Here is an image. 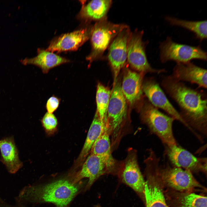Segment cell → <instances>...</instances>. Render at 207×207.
I'll list each match as a JSON object with an SVG mask.
<instances>
[{
    "label": "cell",
    "instance_id": "8",
    "mask_svg": "<svg viewBox=\"0 0 207 207\" xmlns=\"http://www.w3.org/2000/svg\"><path fill=\"white\" fill-rule=\"evenodd\" d=\"M143 92L149 101L154 106L164 110L170 116L181 122L191 131V128L182 118L180 113L173 106L156 79H146L142 84Z\"/></svg>",
    "mask_w": 207,
    "mask_h": 207
},
{
    "label": "cell",
    "instance_id": "2",
    "mask_svg": "<svg viewBox=\"0 0 207 207\" xmlns=\"http://www.w3.org/2000/svg\"><path fill=\"white\" fill-rule=\"evenodd\" d=\"M80 182L74 183L72 178H66L45 184L26 186L19 193L17 200L19 203H50L57 207H67L80 190Z\"/></svg>",
    "mask_w": 207,
    "mask_h": 207
},
{
    "label": "cell",
    "instance_id": "22",
    "mask_svg": "<svg viewBox=\"0 0 207 207\" xmlns=\"http://www.w3.org/2000/svg\"><path fill=\"white\" fill-rule=\"evenodd\" d=\"M146 207H168L162 190L150 175L145 182L144 192Z\"/></svg>",
    "mask_w": 207,
    "mask_h": 207
},
{
    "label": "cell",
    "instance_id": "20",
    "mask_svg": "<svg viewBox=\"0 0 207 207\" xmlns=\"http://www.w3.org/2000/svg\"><path fill=\"white\" fill-rule=\"evenodd\" d=\"M104 126V124L95 113L83 148L76 160L75 163L78 166L83 164L90 154L94 143L102 133Z\"/></svg>",
    "mask_w": 207,
    "mask_h": 207
},
{
    "label": "cell",
    "instance_id": "14",
    "mask_svg": "<svg viewBox=\"0 0 207 207\" xmlns=\"http://www.w3.org/2000/svg\"><path fill=\"white\" fill-rule=\"evenodd\" d=\"M207 71L190 62H177L173 70L172 77L180 81H186L197 85L199 87L207 88Z\"/></svg>",
    "mask_w": 207,
    "mask_h": 207
},
{
    "label": "cell",
    "instance_id": "30",
    "mask_svg": "<svg viewBox=\"0 0 207 207\" xmlns=\"http://www.w3.org/2000/svg\"></svg>",
    "mask_w": 207,
    "mask_h": 207
},
{
    "label": "cell",
    "instance_id": "13",
    "mask_svg": "<svg viewBox=\"0 0 207 207\" xmlns=\"http://www.w3.org/2000/svg\"><path fill=\"white\" fill-rule=\"evenodd\" d=\"M92 28L62 34L51 41L45 50L52 52L76 50L90 37Z\"/></svg>",
    "mask_w": 207,
    "mask_h": 207
},
{
    "label": "cell",
    "instance_id": "12",
    "mask_svg": "<svg viewBox=\"0 0 207 207\" xmlns=\"http://www.w3.org/2000/svg\"><path fill=\"white\" fill-rule=\"evenodd\" d=\"M119 173L122 181L139 194H144L145 182L139 168L136 152L129 151L126 158L121 163Z\"/></svg>",
    "mask_w": 207,
    "mask_h": 207
},
{
    "label": "cell",
    "instance_id": "4",
    "mask_svg": "<svg viewBox=\"0 0 207 207\" xmlns=\"http://www.w3.org/2000/svg\"><path fill=\"white\" fill-rule=\"evenodd\" d=\"M140 114L150 131L166 145L177 144L173 132L172 125L175 120L173 117L162 113L147 101L142 105Z\"/></svg>",
    "mask_w": 207,
    "mask_h": 207
},
{
    "label": "cell",
    "instance_id": "18",
    "mask_svg": "<svg viewBox=\"0 0 207 207\" xmlns=\"http://www.w3.org/2000/svg\"><path fill=\"white\" fill-rule=\"evenodd\" d=\"M37 55L32 58H26L21 60L24 65L32 64L40 68L44 74H47L51 69L62 64L70 62L67 58L42 49L37 50Z\"/></svg>",
    "mask_w": 207,
    "mask_h": 207
},
{
    "label": "cell",
    "instance_id": "16",
    "mask_svg": "<svg viewBox=\"0 0 207 207\" xmlns=\"http://www.w3.org/2000/svg\"><path fill=\"white\" fill-rule=\"evenodd\" d=\"M90 154L97 155L102 159L106 166L108 174L119 173L121 163H118L112 155L110 135L105 127L93 144Z\"/></svg>",
    "mask_w": 207,
    "mask_h": 207
},
{
    "label": "cell",
    "instance_id": "9",
    "mask_svg": "<svg viewBox=\"0 0 207 207\" xmlns=\"http://www.w3.org/2000/svg\"><path fill=\"white\" fill-rule=\"evenodd\" d=\"M160 162L157 165V172L163 181L170 187L180 191L189 190L196 187H202L190 171L168 166L159 169Z\"/></svg>",
    "mask_w": 207,
    "mask_h": 207
},
{
    "label": "cell",
    "instance_id": "25",
    "mask_svg": "<svg viewBox=\"0 0 207 207\" xmlns=\"http://www.w3.org/2000/svg\"><path fill=\"white\" fill-rule=\"evenodd\" d=\"M207 197L190 193L185 194L179 200V207H207Z\"/></svg>",
    "mask_w": 207,
    "mask_h": 207
},
{
    "label": "cell",
    "instance_id": "3",
    "mask_svg": "<svg viewBox=\"0 0 207 207\" xmlns=\"http://www.w3.org/2000/svg\"><path fill=\"white\" fill-rule=\"evenodd\" d=\"M108 106L105 127L111 137V147L118 143L127 118V101L117 79L114 83Z\"/></svg>",
    "mask_w": 207,
    "mask_h": 207
},
{
    "label": "cell",
    "instance_id": "11",
    "mask_svg": "<svg viewBox=\"0 0 207 207\" xmlns=\"http://www.w3.org/2000/svg\"><path fill=\"white\" fill-rule=\"evenodd\" d=\"M131 33L126 26L114 38L109 48L108 58L112 68L114 82L127 60V45Z\"/></svg>",
    "mask_w": 207,
    "mask_h": 207
},
{
    "label": "cell",
    "instance_id": "24",
    "mask_svg": "<svg viewBox=\"0 0 207 207\" xmlns=\"http://www.w3.org/2000/svg\"><path fill=\"white\" fill-rule=\"evenodd\" d=\"M111 93L112 91L108 87L99 83L97 84L96 95V113L104 125L106 122L107 108Z\"/></svg>",
    "mask_w": 207,
    "mask_h": 207
},
{
    "label": "cell",
    "instance_id": "27",
    "mask_svg": "<svg viewBox=\"0 0 207 207\" xmlns=\"http://www.w3.org/2000/svg\"><path fill=\"white\" fill-rule=\"evenodd\" d=\"M61 99L58 97L53 95L47 100L45 108L48 112L53 113L58 108L60 104Z\"/></svg>",
    "mask_w": 207,
    "mask_h": 207
},
{
    "label": "cell",
    "instance_id": "10",
    "mask_svg": "<svg viewBox=\"0 0 207 207\" xmlns=\"http://www.w3.org/2000/svg\"><path fill=\"white\" fill-rule=\"evenodd\" d=\"M166 153L171 163L177 167L193 171L206 172V158L196 157L177 144L166 145Z\"/></svg>",
    "mask_w": 207,
    "mask_h": 207
},
{
    "label": "cell",
    "instance_id": "23",
    "mask_svg": "<svg viewBox=\"0 0 207 207\" xmlns=\"http://www.w3.org/2000/svg\"><path fill=\"white\" fill-rule=\"evenodd\" d=\"M170 24L183 27L193 32L200 41L207 38V21H189L169 16L165 17Z\"/></svg>",
    "mask_w": 207,
    "mask_h": 207
},
{
    "label": "cell",
    "instance_id": "21",
    "mask_svg": "<svg viewBox=\"0 0 207 207\" xmlns=\"http://www.w3.org/2000/svg\"><path fill=\"white\" fill-rule=\"evenodd\" d=\"M112 1L110 0H94L90 1L82 7L78 14L83 20H101L104 19Z\"/></svg>",
    "mask_w": 207,
    "mask_h": 207
},
{
    "label": "cell",
    "instance_id": "29",
    "mask_svg": "<svg viewBox=\"0 0 207 207\" xmlns=\"http://www.w3.org/2000/svg\"><path fill=\"white\" fill-rule=\"evenodd\" d=\"M94 207H101V206L99 205H97L95 206Z\"/></svg>",
    "mask_w": 207,
    "mask_h": 207
},
{
    "label": "cell",
    "instance_id": "26",
    "mask_svg": "<svg viewBox=\"0 0 207 207\" xmlns=\"http://www.w3.org/2000/svg\"><path fill=\"white\" fill-rule=\"evenodd\" d=\"M41 122L46 133L48 135H51L57 131L58 120L53 113H46L42 118Z\"/></svg>",
    "mask_w": 207,
    "mask_h": 207
},
{
    "label": "cell",
    "instance_id": "6",
    "mask_svg": "<svg viewBox=\"0 0 207 207\" xmlns=\"http://www.w3.org/2000/svg\"><path fill=\"white\" fill-rule=\"evenodd\" d=\"M159 48L160 60L163 63L169 60L186 63L194 59L207 60L206 52L200 45L193 46L176 43L169 37L160 43Z\"/></svg>",
    "mask_w": 207,
    "mask_h": 207
},
{
    "label": "cell",
    "instance_id": "28",
    "mask_svg": "<svg viewBox=\"0 0 207 207\" xmlns=\"http://www.w3.org/2000/svg\"><path fill=\"white\" fill-rule=\"evenodd\" d=\"M0 207H25L21 204L12 205L8 204L3 200L0 201Z\"/></svg>",
    "mask_w": 207,
    "mask_h": 207
},
{
    "label": "cell",
    "instance_id": "19",
    "mask_svg": "<svg viewBox=\"0 0 207 207\" xmlns=\"http://www.w3.org/2000/svg\"><path fill=\"white\" fill-rule=\"evenodd\" d=\"M1 161L5 165L8 172L16 173L23 166L20 160L18 152L13 137L0 140Z\"/></svg>",
    "mask_w": 207,
    "mask_h": 207
},
{
    "label": "cell",
    "instance_id": "15",
    "mask_svg": "<svg viewBox=\"0 0 207 207\" xmlns=\"http://www.w3.org/2000/svg\"><path fill=\"white\" fill-rule=\"evenodd\" d=\"M82 165L80 170L73 177V182L76 183L83 179L88 178L85 189L89 188L101 176L108 174L105 163L97 155L90 154Z\"/></svg>",
    "mask_w": 207,
    "mask_h": 207
},
{
    "label": "cell",
    "instance_id": "7",
    "mask_svg": "<svg viewBox=\"0 0 207 207\" xmlns=\"http://www.w3.org/2000/svg\"><path fill=\"white\" fill-rule=\"evenodd\" d=\"M143 31L131 34L127 45V60L133 69L143 75L147 73L159 74L164 69L153 68L149 63L145 53L146 44L142 40Z\"/></svg>",
    "mask_w": 207,
    "mask_h": 207
},
{
    "label": "cell",
    "instance_id": "17",
    "mask_svg": "<svg viewBox=\"0 0 207 207\" xmlns=\"http://www.w3.org/2000/svg\"><path fill=\"white\" fill-rule=\"evenodd\" d=\"M143 74L127 69L121 83L122 92L126 101L133 106L140 101L142 97V84Z\"/></svg>",
    "mask_w": 207,
    "mask_h": 207
},
{
    "label": "cell",
    "instance_id": "1",
    "mask_svg": "<svg viewBox=\"0 0 207 207\" xmlns=\"http://www.w3.org/2000/svg\"><path fill=\"white\" fill-rule=\"evenodd\" d=\"M161 85L177 102L183 118L193 131L207 135V100L202 93L189 87L171 76L164 77Z\"/></svg>",
    "mask_w": 207,
    "mask_h": 207
},
{
    "label": "cell",
    "instance_id": "5",
    "mask_svg": "<svg viewBox=\"0 0 207 207\" xmlns=\"http://www.w3.org/2000/svg\"><path fill=\"white\" fill-rule=\"evenodd\" d=\"M126 26L113 24L103 19L92 27L90 37L92 50L86 58L89 66L102 55L111 41Z\"/></svg>",
    "mask_w": 207,
    "mask_h": 207
}]
</instances>
